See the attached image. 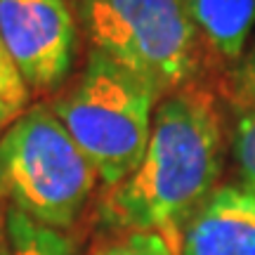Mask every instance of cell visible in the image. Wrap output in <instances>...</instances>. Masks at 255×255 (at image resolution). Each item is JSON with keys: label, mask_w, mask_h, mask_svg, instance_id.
Here are the masks:
<instances>
[{"label": "cell", "mask_w": 255, "mask_h": 255, "mask_svg": "<svg viewBox=\"0 0 255 255\" xmlns=\"http://www.w3.org/2000/svg\"><path fill=\"white\" fill-rule=\"evenodd\" d=\"M2 222H5V215L0 213V255H7V237H5Z\"/></svg>", "instance_id": "14"}, {"label": "cell", "mask_w": 255, "mask_h": 255, "mask_svg": "<svg viewBox=\"0 0 255 255\" xmlns=\"http://www.w3.org/2000/svg\"><path fill=\"white\" fill-rule=\"evenodd\" d=\"M222 92L239 114L255 111V43L227 71Z\"/></svg>", "instance_id": "10"}, {"label": "cell", "mask_w": 255, "mask_h": 255, "mask_svg": "<svg viewBox=\"0 0 255 255\" xmlns=\"http://www.w3.org/2000/svg\"><path fill=\"white\" fill-rule=\"evenodd\" d=\"M100 175L52 107L33 104L0 137V199L45 227L69 229Z\"/></svg>", "instance_id": "3"}, {"label": "cell", "mask_w": 255, "mask_h": 255, "mask_svg": "<svg viewBox=\"0 0 255 255\" xmlns=\"http://www.w3.org/2000/svg\"><path fill=\"white\" fill-rule=\"evenodd\" d=\"M180 237H170L163 232H121L119 237L109 239L104 246L95 251V255H180Z\"/></svg>", "instance_id": "9"}, {"label": "cell", "mask_w": 255, "mask_h": 255, "mask_svg": "<svg viewBox=\"0 0 255 255\" xmlns=\"http://www.w3.org/2000/svg\"><path fill=\"white\" fill-rule=\"evenodd\" d=\"M234 154L246 177V187L255 191V111L239 114L234 130Z\"/></svg>", "instance_id": "11"}, {"label": "cell", "mask_w": 255, "mask_h": 255, "mask_svg": "<svg viewBox=\"0 0 255 255\" xmlns=\"http://www.w3.org/2000/svg\"><path fill=\"white\" fill-rule=\"evenodd\" d=\"M5 237L7 255H76L71 237L40 225L12 206L5 210Z\"/></svg>", "instance_id": "8"}, {"label": "cell", "mask_w": 255, "mask_h": 255, "mask_svg": "<svg viewBox=\"0 0 255 255\" xmlns=\"http://www.w3.org/2000/svg\"><path fill=\"white\" fill-rule=\"evenodd\" d=\"M88 40L161 97L201 81L213 62L189 0H78Z\"/></svg>", "instance_id": "4"}, {"label": "cell", "mask_w": 255, "mask_h": 255, "mask_svg": "<svg viewBox=\"0 0 255 255\" xmlns=\"http://www.w3.org/2000/svg\"><path fill=\"white\" fill-rule=\"evenodd\" d=\"M189 9L210 59L229 71L246 52L255 26V0H189Z\"/></svg>", "instance_id": "7"}, {"label": "cell", "mask_w": 255, "mask_h": 255, "mask_svg": "<svg viewBox=\"0 0 255 255\" xmlns=\"http://www.w3.org/2000/svg\"><path fill=\"white\" fill-rule=\"evenodd\" d=\"M17 116H19V111L12 109L7 102H5V97L0 95V135H2V132L12 126V121L17 119Z\"/></svg>", "instance_id": "13"}, {"label": "cell", "mask_w": 255, "mask_h": 255, "mask_svg": "<svg viewBox=\"0 0 255 255\" xmlns=\"http://www.w3.org/2000/svg\"><path fill=\"white\" fill-rule=\"evenodd\" d=\"M225 154L227 123L218 92L196 81L165 95L156 104L139 165L100 201V222L116 232L180 237L215 191Z\"/></svg>", "instance_id": "1"}, {"label": "cell", "mask_w": 255, "mask_h": 255, "mask_svg": "<svg viewBox=\"0 0 255 255\" xmlns=\"http://www.w3.org/2000/svg\"><path fill=\"white\" fill-rule=\"evenodd\" d=\"M158 100L146 81L92 47L78 81L50 107L109 189L142 161Z\"/></svg>", "instance_id": "2"}, {"label": "cell", "mask_w": 255, "mask_h": 255, "mask_svg": "<svg viewBox=\"0 0 255 255\" xmlns=\"http://www.w3.org/2000/svg\"><path fill=\"white\" fill-rule=\"evenodd\" d=\"M180 255H255V191L218 187L184 225Z\"/></svg>", "instance_id": "6"}, {"label": "cell", "mask_w": 255, "mask_h": 255, "mask_svg": "<svg viewBox=\"0 0 255 255\" xmlns=\"http://www.w3.org/2000/svg\"><path fill=\"white\" fill-rule=\"evenodd\" d=\"M0 43L31 92H55L73 66L76 19L66 0H0Z\"/></svg>", "instance_id": "5"}, {"label": "cell", "mask_w": 255, "mask_h": 255, "mask_svg": "<svg viewBox=\"0 0 255 255\" xmlns=\"http://www.w3.org/2000/svg\"><path fill=\"white\" fill-rule=\"evenodd\" d=\"M0 95L19 114L26 111L28 100H31V90H28V85L24 83V78L19 76V71L14 69V64L9 62L2 43H0Z\"/></svg>", "instance_id": "12"}]
</instances>
